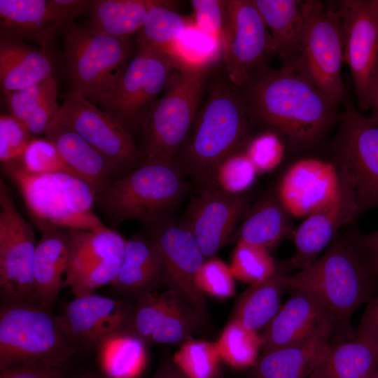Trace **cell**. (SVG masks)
<instances>
[{"mask_svg":"<svg viewBox=\"0 0 378 378\" xmlns=\"http://www.w3.org/2000/svg\"><path fill=\"white\" fill-rule=\"evenodd\" d=\"M239 90L251 125L276 134L293 152L316 147L337 120L327 97L290 66L263 64Z\"/></svg>","mask_w":378,"mask_h":378,"instance_id":"cell-1","label":"cell"},{"mask_svg":"<svg viewBox=\"0 0 378 378\" xmlns=\"http://www.w3.org/2000/svg\"><path fill=\"white\" fill-rule=\"evenodd\" d=\"M209 76L190 134L174 160L183 175L199 186L200 192L211 189L218 165L231 155L244 151L252 138L239 88L223 70Z\"/></svg>","mask_w":378,"mask_h":378,"instance_id":"cell-2","label":"cell"},{"mask_svg":"<svg viewBox=\"0 0 378 378\" xmlns=\"http://www.w3.org/2000/svg\"><path fill=\"white\" fill-rule=\"evenodd\" d=\"M209 69L210 66L179 63L162 96L150 106L141 124L142 162H174L193 127Z\"/></svg>","mask_w":378,"mask_h":378,"instance_id":"cell-3","label":"cell"},{"mask_svg":"<svg viewBox=\"0 0 378 378\" xmlns=\"http://www.w3.org/2000/svg\"><path fill=\"white\" fill-rule=\"evenodd\" d=\"M1 166L18 186L39 231L51 226L88 231L108 229L93 211L97 191L83 180L66 173L29 172L21 158Z\"/></svg>","mask_w":378,"mask_h":378,"instance_id":"cell-4","label":"cell"},{"mask_svg":"<svg viewBox=\"0 0 378 378\" xmlns=\"http://www.w3.org/2000/svg\"><path fill=\"white\" fill-rule=\"evenodd\" d=\"M375 278L338 233L320 258L288 274L287 286L310 294L332 314L335 324L348 327L353 313L372 300Z\"/></svg>","mask_w":378,"mask_h":378,"instance_id":"cell-5","label":"cell"},{"mask_svg":"<svg viewBox=\"0 0 378 378\" xmlns=\"http://www.w3.org/2000/svg\"><path fill=\"white\" fill-rule=\"evenodd\" d=\"M81 349L51 309L1 302L0 371L27 363L70 366Z\"/></svg>","mask_w":378,"mask_h":378,"instance_id":"cell-6","label":"cell"},{"mask_svg":"<svg viewBox=\"0 0 378 378\" xmlns=\"http://www.w3.org/2000/svg\"><path fill=\"white\" fill-rule=\"evenodd\" d=\"M184 175L174 163L142 162L96 195L95 204L113 228L127 220L149 227L165 220L186 190Z\"/></svg>","mask_w":378,"mask_h":378,"instance_id":"cell-7","label":"cell"},{"mask_svg":"<svg viewBox=\"0 0 378 378\" xmlns=\"http://www.w3.org/2000/svg\"><path fill=\"white\" fill-rule=\"evenodd\" d=\"M64 58L71 90L94 104L120 79L136 52L130 36H115L71 24Z\"/></svg>","mask_w":378,"mask_h":378,"instance_id":"cell-8","label":"cell"},{"mask_svg":"<svg viewBox=\"0 0 378 378\" xmlns=\"http://www.w3.org/2000/svg\"><path fill=\"white\" fill-rule=\"evenodd\" d=\"M344 32L338 9L320 1H304V27L299 52L291 65L337 108L344 98L342 67Z\"/></svg>","mask_w":378,"mask_h":378,"instance_id":"cell-9","label":"cell"},{"mask_svg":"<svg viewBox=\"0 0 378 378\" xmlns=\"http://www.w3.org/2000/svg\"><path fill=\"white\" fill-rule=\"evenodd\" d=\"M335 144L340 192L355 206L356 218L378 206V127L348 103Z\"/></svg>","mask_w":378,"mask_h":378,"instance_id":"cell-10","label":"cell"},{"mask_svg":"<svg viewBox=\"0 0 378 378\" xmlns=\"http://www.w3.org/2000/svg\"><path fill=\"white\" fill-rule=\"evenodd\" d=\"M178 65L171 55L136 48L116 84L94 104L131 133L141 126Z\"/></svg>","mask_w":378,"mask_h":378,"instance_id":"cell-11","label":"cell"},{"mask_svg":"<svg viewBox=\"0 0 378 378\" xmlns=\"http://www.w3.org/2000/svg\"><path fill=\"white\" fill-rule=\"evenodd\" d=\"M52 122L74 130L94 147L109 163L114 179L127 175L143 161L131 133L76 91L66 94Z\"/></svg>","mask_w":378,"mask_h":378,"instance_id":"cell-12","label":"cell"},{"mask_svg":"<svg viewBox=\"0 0 378 378\" xmlns=\"http://www.w3.org/2000/svg\"><path fill=\"white\" fill-rule=\"evenodd\" d=\"M36 244L32 226L18 211L9 188L1 178V302L37 304L33 273Z\"/></svg>","mask_w":378,"mask_h":378,"instance_id":"cell-13","label":"cell"},{"mask_svg":"<svg viewBox=\"0 0 378 378\" xmlns=\"http://www.w3.org/2000/svg\"><path fill=\"white\" fill-rule=\"evenodd\" d=\"M222 55L223 70L238 88L275 55L272 35L253 0H225Z\"/></svg>","mask_w":378,"mask_h":378,"instance_id":"cell-14","label":"cell"},{"mask_svg":"<svg viewBox=\"0 0 378 378\" xmlns=\"http://www.w3.org/2000/svg\"><path fill=\"white\" fill-rule=\"evenodd\" d=\"M127 240L112 229H71L67 286L75 297L94 293L117 277Z\"/></svg>","mask_w":378,"mask_h":378,"instance_id":"cell-15","label":"cell"},{"mask_svg":"<svg viewBox=\"0 0 378 378\" xmlns=\"http://www.w3.org/2000/svg\"><path fill=\"white\" fill-rule=\"evenodd\" d=\"M153 228L150 237L158 245L163 260L162 284L199 314L204 326L209 325L204 295L196 283L206 260L196 239L185 224L165 220Z\"/></svg>","mask_w":378,"mask_h":378,"instance_id":"cell-16","label":"cell"},{"mask_svg":"<svg viewBox=\"0 0 378 378\" xmlns=\"http://www.w3.org/2000/svg\"><path fill=\"white\" fill-rule=\"evenodd\" d=\"M344 32V63L347 64L359 107L369 110V89L378 62L377 0H346L337 8Z\"/></svg>","mask_w":378,"mask_h":378,"instance_id":"cell-17","label":"cell"},{"mask_svg":"<svg viewBox=\"0 0 378 378\" xmlns=\"http://www.w3.org/2000/svg\"><path fill=\"white\" fill-rule=\"evenodd\" d=\"M134 308L130 300L90 293L63 304L57 317L73 340L82 347L94 349L110 335L134 330Z\"/></svg>","mask_w":378,"mask_h":378,"instance_id":"cell-18","label":"cell"},{"mask_svg":"<svg viewBox=\"0 0 378 378\" xmlns=\"http://www.w3.org/2000/svg\"><path fill=\"white\" fill-rule=\"evenodd\" d=\"M201 324L199 314L170 289L146 294L134 304L133 329L148 344L181 346Z\"/></svg>","mask_w":378,"mask_h":378,"instance_id":"cell-19","label":"cell"},{"mask_svg":"<svg viewBox=\"0 0 378 378\" xmlns=\"http://www.w3.org/2000/svg\"><path fill=\"white\" fill-rule=\"evenodd\" d=\"M339 192V177L333 162L303 158L284 174L276 197L292 217L307 218L332 202Z\"/></svg>","mask_w":378,"mask_h":378,"instance_id":"cell-20","label":"cell"},{"mask_svg":"<svg viewBox=\"0 0 378 378\" xmlns=\"http://www.w3.org/2000/svg\"><path fill=\"white\" fill-rule=\"evenodd\" d=\"M248 211V200L244 195L208 190L192 200L185 225L206 260L214 257Z\"/></svg>","mask_w":378,"mask_h":378,"instance_id":"cell-21","label":"cell"},{"mask_svg":"<svg viewBox=\"0 0 378 378\" xmlns=\"http://www.w3.org/2000/svg\"><path fill=\"white\" fill-rule=\"evenodd\" d=\"M335 325L332 314L314 297L304 291L293 290L264 328L261 335L262 354L331 332Z\"/></svg>","mask_w":378,"mask_h":378,"instance_id":"cell-22","label":"cell"},{"mask_svg":"<svg viewBox=\"0 0 378 378\" xmlns=\"http://www.w3.org/2000/svg\"><path fill=\"white\" fill-rule=\"evenodd\" d=\"M71 228L46 227L40 230L34 259L35 299L51 309L61 290L67 286Z\"/></svg>","mask_w":378,"mask_h":378,"instance_id":"cell-23","label":"cell"},{"mask_svg":"<svg viewBox=\"0 0 378 378\" xmlns=\"http://www.w3.org/2000/svg\"><path fill=\"white\" fill-rule=\"evenodd\" d=\"M163 260L150 238L136 234L127 240L124 258L116 279L111 284L120 299L138 300L162 284Z\"/></svg>","mask_w":378,"mask_h":378,"instance_id":"cell-24","label":"cell"},{"mask_svg":"<svg viewBox=\"0 0 378 378\" xmlns=\"http://www.w3.org/2000/svg\"><path fill=\"white\" fill-rule=\"evenodd\" d=\"M54 62L48 49L36 48L1 31L0 84L1 92L22 90L53 76Z\"/></svg>","mask_w":378,"mask_h":378,"instance_id":"cell-25","label":"cell"},{"mask_svg":"<svg viewBox=\"0 0 378 378\" xmlns=\"http://www.w3.org/2000/svg\"><path fill=\"white\" fill-rule=\"evenodd\" d=\"M353 222L339 192L336 199L308 216L295 230L292 238L295 251L290 258L284 262L286 267L288 270H300L309 266L330 245L339 233V229Z\"/></svg>","mask_w":378,"mask_h":378,"instance_id":"cell-26","label":"cell"},{"mask_svg":"<svg viewBox=\"0 0 378 378\" xmlns=\"http://www.w3.org/2000/svg\"><path fill=\"white\" fill-rule=\"evenodd\" d=\"M76 177L90 184L97 194L114 180L106 159L74 130L52 122L45 132Z\"/></svg>","mask_w":378,"mask_h":378,"instance_id":"cell-27","label":"cell"},{"mask_svg":"<svg viewBox=\"0 0 378 378\" xmlns=\"http://www.w3.org/2000/svg\"><path fill=\"white\" fill-rule=\"evenodd\" d=\"M330 332L263 353L254 366L255 377L309 378L328 353Z\"/></svg>","mask_w":378,"mask_h":378,"instance_id":"cell-28","label":"cell"},{"mask_svg":"<svg viewBox=\"0 0 378 378\" xmlns=\"http://www.w3.org/2000/svg\"><path fill=\"white\" fill-rule=\"evenodd\" d=\"M273 39L275 55L290 66L300 50L304 27V1L253 0Z\"/></svg>","mask_w":378,"mask_h":378,"instance_id":"cell-29","label":"cell"},{"mask_svg":"<svg viewBox=\"0 0 378 378\" xmlns=\"http://www.w3.org/2000/svg\"><path fill=\"white\" fill-rule=\"evenodd\" d=\"M288 271L284 262H276L270 277L251 284L238 298L230 320L256 332L264 328L281 308V295L288 289Z\"/></svg>","mask_w":378,"mask_h":378,"instance_id":"cell-30","label":"cell"},{"mask_svg":"<svg viewBox=\"0 0 378 378\" xmlns=\"http://www.w3.org/2000/svg\"><path fill=\"white\" fill-rule=\"evenodd\" d=\"M48 4L46 0H0L1 31L49 50L59 28Z\"/></svg>","mask_w":378,"mask_h":378,"instance_id":"cell-31","label":"cell"},{"mask_svg":"<svg viewBox=\"0 0 378 378\" xmlns=\"http://www.w3.org/2000/svg\"><path fill=\"white\" fill-rule=\"evenodd\" d=\"M3 94L9 114L22 122L34 137L45 134L60 108L53 76L22 90L3 92Z\"/></svg>","mask_w":378,"mask_h":378,"instance_id":"cell-32","label":"cell"},{"mask_svg":"<svg viewBox=\"0 0 378 378\" xmlns=\"http://www.w3.org/2000/svg\"><path fill=\"white\" fill-rule=\"evenodd\" d=\"M291 217L277 197H266L248 211L237 240L269 250L293 238L295 229Z\"/></svg>","mask_w":378,"mask_h":378,"instance_id":"cell-33","label":"cell"},{"mask_svg":"<svg viewBox=\"0 0 378 378\" xmlns=\"http://www.w3.org/2000/svg\"><path fill=\"white\" fill-rule=\"evenodd\" d=\"M147 344L134 330L106 337L94 348L101 374L105 378H137L146 365Z\"/></svg>","mask_w":378,"mask_h":378,"instance_id":"cell-34","label":"cell"},{"mask_svg":"<svg viewBox=\"0 0 378 378\" xmlns=\"http://www.w3.org/2000/svg\"><path fill=\"white\" fill-rule=\"evenodd\" d=\"M178 1L162 0L152 8L136 33L137 49L167 54L174 57L175 46L180 36L195 25L192 15L175 11Z\"/></svg>","mask_w":378,"mask_h":378,"instance_id":"cell-35","label":"cell"},{"mask_svg":"<svg viewBox=\"0 0 378 378\" xmlns=\"http://www.w3.org/2000/svg\"><path fill=\"white\" fill-rule=\"evenodd\" d=\"M378 371V353L366 340L355 339L330 346L312 374L316 378H373Z\"/></svg>","mask_w":378,"mask_h":378,"instance_id":"cell-36","label":"cell"},{"mask_svg":"<svg viewBox=\"0 0 378 378\" xmlns=\"http://www.w3.org/2000/svg\"><path fill=\"white\" fill-rule=\"evenodd\" d=\"M162 0H94L88 29L115 36H130L141 27L148 11Z\"/></svg>","mask_w":378,"mask_h":378,"instance_id":"cell-37","label":"cell"},{"mask_svg":"<svg viewBox=\"0 0 378 378\" xmlns=\"http://www.w3.org/2000/svg\"><path fill=\"white\" fill-rule=\"evenodd\" d=\"M216 344L221 360L230 367L241 370L255 365L262 340L256 331L230 320Z\"/></svg>","mask_w":378,"mask_h":378,"instance_id":"cell-38","label":"cell"},{"mask_svg":"<svg viewBox=\"0 0 378 378\" xmlns=\"http://www.w3.org/2000/svg\"><path fill=\"white\" fill-rule=\"evenodd\" d=\"M186 378H219L221 360L216 342L192 338L183 343L172 357Z\"/></svg>","mask_w":378,"mask_h":378,"instance_id":"cell-39","label":"cell"},{"mask_svg":"<svg viewBox=\"0 0 378 378\" xmlns=\"http://www.w3.org/2000/svg\"><path fill=\"white\" fill-rule=\"evenodd\" d=\"M230 268L234 278L251 285L270 277L276 262L267 249L237 241Z\"/></svg>","mask_w":378,"mask_h":378,"instance_id":"cell-40","label":"cell"},{"mask_svg":"<svg viewBox=\"0 0 378 378\" xmlns=\"http://www.w3.org/2000/svg\"><path fill=\"white\" fill-rule=\"evenodd\" d=\"M222 53V42L195 25L186 30L176 42L174 57L180 63L210 66Z\"/></svg>","mask_w":378,"mask_h":378,"instance_id":"cell-41","label":"cell"},{"mask_svg":"<svg viewBox=\"0 0 378 378\" xmlns=\"http://www.w3.org/2000/svg\"><path fill=\"white\" fill-rule=\"evenodd\" d=\"M257 174L255 165L246 153H236L218 165L209 190L218 189L231 195L243 194L254 183Z\"/></svg>","mask_w":378,"mask_h":378,"instance_id":"cell-42","label":"cell"},{"mask_svg":"<svg viewBox=\"0 0 378 378\" xmlns=\"http://www.w3.org/2000/svg\"><path fill=\"white\" fill-rule=\"evenodd\" d=\"M21 162L31 173H66L76 176L55 145L46 138L33 139L23 153Z\"/></svg>","mask_w":378,"mask_h":378,"instance_id":"cell-43","label":"cell"},{"mask_svg":"<svg viewBox=\"0 0 378 378\" xmlns=\"http://www.w3.org/2000/svg\"><path fill=\"white\" fill-rule=\"evenodd\" d=\"M196 283L202 292L218 298H227L235 294L230 266L214 257L205 260L197 275Z\"/></svg>","mask_w":378,"mask_h":378,"instance_id":"cell-44","label":"cell"},{"mask_svg":"<svg viewBox=\"0 0 378 378\" xmlns=\"http://www.w3.org/2000/svg\"><path fill=\"white\" fill-rule=\"evenodd\" d=\"M285 147L276 134L266 131L252 137L244 152L255 165L258 173H265L281 163Z\"/></svg>","mask_w":378,"mask_h":378,"instance_id":"cell-45","label":"cell"},{"mask_svg":"<svg viewBox=\"0 0 378 378\" xmlns=\"http://www.w3.org/2000/svg\"><path fill=\"white\" fill-rule=\"evenodd\" d=\"M27 128L12 115H0V162L5 164L22 158L34 139Z\"/></svg>","mask_w":378,"mask_h":378,"instance_id":"cell-46","label":"cell"},{"mask_svg":"<svg viewBox=\"0 0 378 378\" xmlns=\"http://www.w3.org/2000/svg\"><path fill=\"white\" fill-rule=\"evenodd\" d=\"M190 4L198 29L222 42L225 1L192 0Z\"/></svg>","mask_w":378,"mask_h":378,"instance_id":"cell-47","label":"cell"},{"mask_svg":"<svg viewBox=\"0 0 378 378\" xmlns=\"http://www.w3.org/2000/svg\"><path fill=\"white\" fill-rule=\"evenodd\" d=\"M347 239L367 270L374 277H378V230L363 234L353 229L348 234Z\"/></svg>","mask_w":378,"mask_h":378,"instance_id":"cell-48","label":"cell"},{"mask_svg":"<svg viewBox=\"0 0 378 378\" xmlns=\"http://www.w3.org/2000/svg\"><path fill=\"white\" fill-rule=\"evenodd\" d=\"M69 365L27 363L0 371V378H67Z\"/></svg>","mask_w":378,"mask_h":378,"instance_id":"cell-49","label":"cell"},{"mask_svg":"<svg viewBox=\"0 0 378 378\" xmlns=\"http://www.w3.org/2000/svg\"><path fill=\"white\" fill-rule=\"evenodd\" d=\"M94 0H50L49 9L58 28L62 29L73 24L76 17L90 12Z\"/></svg>","mask_w":378,"mask_h":378,"instance_id":"cell-50","label":"cell"},{"mask_svg":"<svg viewBox=\"0 0 378 378\" xmlns=\"http://www.w3.org/2000/svg\"><path fill=\"white\" fill-rule=\"evenodd\" d=\"M357 336L371 343L378 353V295L368 302Z\"/></svg>","mask_w":378,"mask_h":378,"instance_id":"cell-51","label":"cell"},{"mask_svg":"<svg viewBox=\"0 0 378 378\" xmlns=\"http://www.w3.org/2000/svg\"><path fill=\"white\" fill-rule=\"evenodd\" d=\"M150 378H186L174 364L172 358L164 354L156 372Z\"/></svg>","mask_w":378,"mask_h":378,"instance_id":"cell-52","label":"cell"},{"mask_svg":"<svg viewBox=\"0 0 378 378\" xmlns=\"http://www.w3.org/2000/svg\"><path fill=\"white\" fill-rule=\"evenodd\" d=\"M369 120L378 127V62L372 74L369 89Z\"/></svg>","mask_w":378,"mask_h":378,"instance_id":"cell-53","label":"cell"},{"mask_svg":"<svg viewBox=\"0 0 378 378\" xmlns=\"http://www.w3.org/2000/svg\"><path fill=\"white\" fill-rule=\"evenodd\" d=\"M69 378H105L102 374L95 372H85Z\"/></svg>","mask_w":378,"mask_h":378,"instance_id":"cell-54","label":"cell"},{"mask_svg":"<svg viewBox=\"0 0 378 378\" xmlns=\"http://www.w3.org/2000/svg\"><path fill=\"white\" fill-rule=\"evenodd\" d=\"M373 378H378V371H377V373L374 374V376L373 377Z\"/></svg>","mask_w":378,"mask_h":378,"instance_id":"cell-55","label":"cell"},{"mask_svg":"<svg viewBox=\"0 0 378 378\" xmlns=\"http://www.w3.org/2000/svg\"><path fill=\"white\" fill-rule=\"evenodd\" d=\"M309 378H316L313 374H312Z\"/></svg>","mask_w":378,"mask_h":378,"instance_id":"cell-56","label":"cell"},{"mask_svg":"<svg viewBox=\"0 0 378 378\" xmlns=\"http://www.w3.org/2000/svg\"><path fill=\"white\" fill-rule=\"evenodd\" d=\"M377 6H378V0H377Z\"/></svg>","mask_w":378,"mask_h":378,"instance_id":"cell-57","label":"cell"}]
</instances>
